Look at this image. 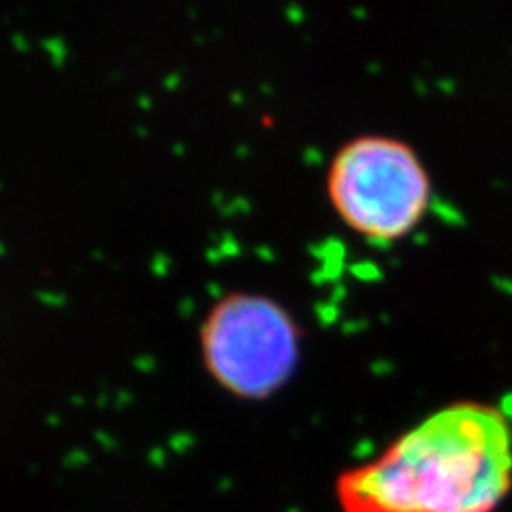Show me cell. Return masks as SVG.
<instances>
[{
    "instance_id": "obj_1",
    "label": "cell",
    "mask_w": 512,
    "mask_h": 512,
    "mask_svg": "<svg viewBox=\"0 0 512 512\" xmlns=\"http://www.w3.org/2000/svg\"><path fill=\"white\" fill-rule=\"evenodd\" d=\"M512 493V421L495 404L438 408L333 483L340 512H498Z\"/></svg>"
},
{
    "instance_id": "obj_2",
    "label": "cell",
    "mask_w": 512,
    "mask_h": 512,
    "mask_svg": "<svg viewBox=\"0 0 512 512\" xmlns=\"http://www.w3.org/2000/svg\"><path fill=\"white\" fill-rule=\"evenodd\" d=\"M325 192L344 227L372 246H393L421 227L434 184L408 141L363 133L333 152Z\"/></svg>"
},
{
    "instance_id": "obj_3",
    "label": "cell",
    "mask_w": 512,
    "mask_h": 512,
    "mask_svg": "<svg viewBox=\"0 0 512 512\" xmlns=\"http://www.w3.org/2000/svg\"><path fill=\"white\" fill-rule=\"evenodd\" d=\"M199 357L220 391L265 402L297 374L303 331L282 301L259 291L220 295L199 325Z\"/></svg>"
}]
</instances>
